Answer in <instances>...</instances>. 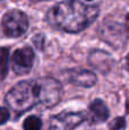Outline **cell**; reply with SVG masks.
Masks as SVG:
<instances>
[{"label":"cell","instance_id":"3957f363","mask_svg":"<svg viewBox=\"0 0 129 130\" xmlns=\"http://www.w3.org/2000/svg\"><path fill=\"white\" fill-rule=\"evenodd\" d=\"M29 27V18L23 11L11 9L4 15L1 21V32L5 37L17 38L26 32Z\"/></svg>","mask_w":129,"mask_h":130},{"label":"cell","instance_id":"9a60e30c","mask_svg":"<svg viewBox=\"0 0 129 130\" xmlns=\"http://www.w3.org/2000/svg\"><path fill=\"white\" fill-rule=\"evenodd\" d=\"M126 112L129 114V98L127 99V102H126Z\"/></svg>","mask_w":129,"mask_h":130},{"label":"cell","instance_id":"52a82bcc","mask_svg":"<svg viewBox=\"0 0 129 130\" xmlns=\"http://www.w3.org/2000/svg\"><path fill=\"white\" fill-rule=\"evenodd\" d=\"M110 111L102 99H95L89 104L88 120L90 123H100L109 119Z\"/></svg>","mask_w":129,"mask_h":130},{"label":"cell","instance_id":"4fadbf2b","mask_svg":"<svg viewBox=\"0 0 129 130\" xmlns=\"http://www.w3.org/2000/svg\"><path fill=\"white\" fill-rule=\"evenodd\" d=\"M9 118H10L9 111L5 107H0V126L6 123V122L9 120Z\"/></svg>","mask_w":129,"mask_h":130},{"label":"cell","instance_id":"7a4b0ae2","mask_svg":"<svg viewBox=\"0 0 129 130\" xmlns=\"http://www.w3.org/2000/svg\"><path fill=\"white\" fill-rule=\"evenodd\" d=\"M98 6L78 0L62 1L53 6L46 15L53 27L63 32L78 33L87 29L98 15Z\"/></svg>","mask_w":129,"mask_h":130},{"label":"cell","instance_id":"8fae6325","mask_svg":"<svg viewBox=\"0 0 129 130\" xmlns=\"http://www.w3.org/2000/svg\"><path fill=\"white\" fill-rule=\"evenodd\" d=\"M41 127H42V121L40 118L36 117V115H31V117L26 118L25 121L23 122L24 130H40Z\"/></svg>","mask_w":129,"mask_h":130},{"label":"cell","instance_id":"9c48e42d","mask_svg":"<svg viewBox=\"0 0 129 130\" xmlns=\"http://www.w3.org/2000/svg\"><path fill=\"white\" fill-rule=\"evenodd\" d=\"M89 62H90L91 65L97 67L98 70L106 72L111 67L112 58L109 56L107 53L102 52V50H95L89 56Z\"/></svg>","mask_w":129,"mask_h":130},{"label":"cell","instance_id":"5b68a950","mask_svg":"<svg viewBox=\"0 0 129 130\" xmlns=\"http://www.w3.org/2000/svg\"><path fill=\"white\" fill-rule=\"evenodd\" d=\"M86 119L84 112H62L52 117L47 130H72Z\"/></svg>","mask_w":129,"mask_h":130},{"label":"cell","instance_id":"ba28073f","mask_svg":"<svg viewBox=\"0 0 129 130\" xmlns=\"http://www.w3.org/2000/svg\"><path fill=\"white\" fill-rule=\"evenodd\" d=\"M68 75L71 83L80 87H93L97 82L96 74L88 70H71Z\"/></svg>","mask_w":129,"mask_h":130},{"label":"cell","instance_id":"277c9868","mask_svg":"<svg viewBox=\"0 0 129 130\" xmlns=\"http://www.w3.org/2000/svg\"><path fill=\"white\" fill-rule=\"evenodd\" d=\"M98 36L103 41L114 48L121 47L127 40V30L122 24L110 18H105L98 27Z\"/></svg>","mask_w":129,"mask_h":130},{"label":"cell","instance_id":"7c38bea8","mask_svg":"<svg viewBox=\"0 0 129 130\" xmlns=\"http://www.w3.org/2000/svg\"><path fill=\"white\" fill-rule=\"evenodd\" d=\"M126 120L122 117H118L110 123V130H125Z\"/></svg>","mask_w":129,"mask_h":130},{"label":"cell","instance_id":"2e32d148","mask_svg":"<svg viewBox=\"0 0 129 130\" xmlns=\"http://www.w3.org/2000/svg\"><path fill=\"white\" fill-rule=\"evenodd\" d=\"M126 20H127V22H128V24H129V14L127 15V18H126Z\"/></svg>","mask_w":129,"mask_h":130},{"label":"cell","instance_id":"8992f818","mask_svg":"<svg viewBox=\"0 0 129 130\" xmlns=\"http://www.w3.org/2000/svg\"><path fill=\"white\" fill-rule=\"evenodd\" d=\"M34 62V53L32 48L23 47L16 49L11 55V69L16 74H26L31 71Z\"/></svg>","mask_w":129,"mask_h":130},{"label":"cell","instance_id":"30bf717a","mask_svg":"<svg viewBox=\"0 0 129 130\" xmlns=\"http://www.w3.org/2000/svg\"><path fill=\"white\" fill-rule=\"evenodd\" d=\"M8 58L9 48L0 47V80H2L8 73Z\"/></svg>","mask_w":129,"mask_h":130},{"label":"cell","instance_id":"5bb4252c","mask_svg":"<svg viewBox=\"0 0 129 130\" xmlns=\"http://www.w3.org/2000/svg\"><path fill=\"white\" fill-rule=\"evenodd\" d=\"M126 69L129 71V55L126 57Z\"/></svg>","mask_w":129,"mask_h":130},{"label":"cell","instance_id":"6da1fadb","mask_svg":"<svg viewBox=\"0 0 129 130\" xmlns=\"http://www.w3.org/2000/svg\"><path fill=\"white\" fill-rule=\"evenodd\" d=\"M62 94L61 82L46 76L18 82L7 92L5 102L16 115H21L38 104L53 107L59 103Z\"/></svg>","mask_w":129,"mask_h":130}]
</instances>
